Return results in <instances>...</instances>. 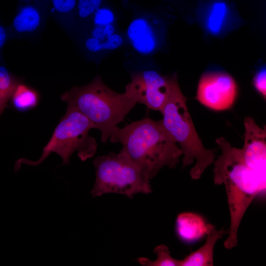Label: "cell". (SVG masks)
<instances>
[{
  "instance_id": "obj_1",
  "label": "cell",
  "mask_w": 266,
  "mask_h": 266,
  "mask_svg": "<svg viewBox=\"0 0 266 266\" xmlns=\"http://www.w3.org/2000/svg\"><path fill=\"white\" fill-rule=\"evenodd\" d=\"M218 146L222 153L213 162V179L216 185L224 184L226 188L230 225L224 245L231 249L237 246L238 231L246 211L256 197L266 190V175L247 165L241 149L226 140Z\"/></svg>"
},
{
  "instance_id": "obj_2",
  "label": "cell",
  "mask_w": 266,
  "mask_h": 266,
  "mask_svg": "<svg viewBox=\"0 0 266 266\" xmlns=\"http://www.w3.org/2000/svg\"><path fill=\"white\" fill-rule=\"evenodd\" d=\"M108 139L122 145L121 150L149 181L165 166L175 168L182 156L179 145L162 120L144 118L122 128L117 126Z\"/></svg>"
},
{
  "instance_id": "obj_3",
  "label": "cell",
  "mask_w": 266,
  "mask_h": 266,
  "mask_svg": "<svg viewBox=\"0 0 266 266\" xmlns=\"http://www.w3.org/2000/svg\"><path fill=\"white\" fill-rule=\"evenodd\" d=\"M61 99L91 121L94 129L100 131L102 143L137 103L126 92L119 93L110 89L99 75L87 85L65 92Z\"/></svg>"
},
{
  "instance_id": "obj_4",
  "label": "cell",
  "mask_w": 266,
  "mask_h": 266,
  "mask_svg": "<svg viewBox=\"0 0 266 266\" xmlns=\"http://www.w3.org/2000/svg\"><path fill=\"white\" fill-rule=\"evenodd\" d=\"M162 123L179 145L182 153V167L194 166L189 171L192 179H200L215 161L214 150L203 146L193 123L186 98L179 85L172 91L161 111Z\"/></svg>"
},
{
  "instance_id": "obj_5",
  "label": "cell",
  "mask_w": 266,
  "mask_h": 266,
  "mask_svg": "<svg viewBox=\"0 0 266 266\" xmlns=\"http://www.w3.org/2000/svg\"><path fill=\"white\" fill-rule=\"evenodd\" d=\"M94 129L91 121L75 108L67 106L65 115L55 129L47 144L43 148L40 158L33 161L22 158L14 164V171H18L22 164L36 166L42 163L52 152L63 159L62 165H67L71 155L77 152L83 162L96 154L98 144L89 132Z\"/></svg>"
},
{
  "instance_id": "obj_6",
  "label": "cell",
  "mask_w": 266,
  "mask_h": 266,
  "mask_svg": "<svg viewBox=\"0 0 266 266\" xmlns=\"http://www.w3.org/2000/svg\"><path fill=\"white\" fill-rule=\"evenodd\" d=\"M93 163L96 168V181L90 192L93 197L116 193L132 198L136 194L152 192L150 181L121 150L98 156Z\"/></svg>"
},
{
  "instance_id": "obj_7",
  "label": "cell",
  "mask_w": 266,
  "mask_h": 266,
  "mask_svg": "<svg viewBox=\"0 0 266 266\" xmlns=\"http://www.w3.org/2000/svg\"><path fill=\"white\" fill-rule=\"evenodd\" d=\"M131 79L125 92L133 97L137 103L160 112L172 91L178 85L176 74L163 76L153 70L133 72Z\"/></svg>"
},
{
  "instance_id": "obj_8",
  "label": "cell",
  "mask_w": 266,
  "mask_h": 266,
  "mask_svg": "<svg viewBox=\"0 0 266 266\" xmlns=\"http://www.w3.org/2000/svg\"><path fill=\"white\" fill-rule=\"evenodd\" d=\"M237 93V85L231 75L224 72H209L200 77L196 99L209 108L222 111L232 107Z\"/></svg>"
},
{
  "instance_id": "obj_9",
  "label": "cell",
  "mask_w": 266,
  "mask_h": 266,
  "mask_svg": "<svg viewBox=\"0 0 266 266\" xmlns=\"http://www.w3.org/2000/svg\"><path fill=\"white\" fill-rule=\"evenodd\" d=\"M245 133L241 149L248 166L266 175V130L259 127L254 119L246 117L244 120Z\"/></svg>"
},
{
  "instance_id": "obj_10",
  "label": "cell",
  "mask_w": 266,
  "mask_h": 266,
  "mask_svg": "<svg viewBox=\"0 0 266 266\" xmlns=\"http://www.w3.org/2000/svg\"><path fill=\"white\" fill-rule=\"evenodd\" d=\"M127 35L134 49L141 54H149L156 48L155 33L145 18L134 19L128 28Z\"/></svg>"
},
{
  "instance_id": "obj_11",
  "label": "cell",
  "mask_w": 266,
  "mask_h": 266,
  "mask_svg": "<svg viewBox=\"0 0 266 266\" xmlns=\"http://www.w3.org/2000/svg\"><path fill=\"white\" fill-rule=\"evenodd\" d=\"M211 224H207L200 215L190 212H182L176 219L177 236L183 241L192 243L206 235Z\"/></svg>"
},
{
  "instance_id": "obj_12",
  "label": "cell",
  "mask_w": 266,
  "mask_h": 266,
  "mask_svg": "<svg viewBox=\"0 0 266 266\" xmlns=\"http://www.w3.org/2000/svg\"><path fill=\"white\" fill-rule=\"evenodd\" d=\"M122 37L115 33L112 24L94 26L84 41L85 48L91 53L113 50L123 43Z\"/></svg>"
},
{
  "instance_id": "obj_13",
  "label": "cell",
  "mask_w": 266,
  "mask_h": 266,
  "mask_svg": "<svg viewBox=\"0 0 266 266\" xmlns=\"http://www.w3.org/2000/svg\"><path fill=\"white\" fill-rule=\"evenodd\" d=\"M228 230L222 228L217 230L211 224L206 234L204 244L198 250L192 252L182 260H180L179 266H213V254L216 242L225 234Z\"/></svg>"
},
{
  "instance_id": "obj_14",
  "label": "cell",
  "mask_w": 266,
  "mask_h": 266,
  "mask_svg": "<svg viewBox=\"0 0 266 266\" xmlns=\"http://www.w3.org/2000/svg\"><path fill=\"white\" fill-rule=\"evenodd\" d=\"M41 16L38 9L33 5L22 6L14 17L12 27L18 33H31L40 26Z\"/></svg>"
},
{
  "instance_id": "obj_15",
  "label": "cell",
  "mask_w": 266,
  "mask_h": 266,
  "mask_svg": "<svg viewBox=\"0 0 266 266\" xmlns=\"http://www.w3.org/2000/svg\"><path fill=\"white\" fill-rule=\"evenodd\" d=\"M10 100L14 109L20 112H26L37 105L39 96L35 90L20 82L14 90Z\"/></svg>"
},
{
  "instance_id": "obj_16",
  "label": "cell",
  "mask_w": 266,
  "mask_h": 266,
  "mask_svg": "<svg viewBox=\"0 0 266 266\" xmlns=\"http://www.w3.org/2000/svg\"><path fill=\"white\" fill-rule=\"evenodd\" d=\"M20 80L7 69L0 57V117L19 83Z\"/></svg>"
},
{
  "instance_id": "obj_17",
  "label": "cell",
  "mask_w": 266,
  "mask_h": 266,
  "mask_svg": "<svg viewBox=\"0 0 266 266\" xmlns=\"http://www.w3.org/2000/svg\"><path fill=\"white\" fill-rule=\"evenodd\" d=\"M154 252L157 255L155 261H151L146 258H139L138 259L139 264L145 266H179L180 260L171 257L168 246L164 244L157 245Z\"/></svg>"
},
{
  "instance_id": "obj_18",
  "label": "cell",
  "mask_w": 266,
  "mask_h": 266,
  "mask_svg": "<svg viewBox=\"0 0 266 266\" xmlns=\"http://www.w3.org/2000/svg\"><path fill=\"white\" fill-rule=\"evenodd\" d=\"M226 12L227 8L224 3L217 2L213 5L207 21V27L211 33H217L220 31Z\"/></svg>"
},
{
  "instance_id": "obj_19",
  "label": "cell",
  "mask_w": 266,
  "mask_h": 266,
  "mask_svg": "<svg viewBox=\"0 0 266 266\" xmlns=\"http://www.w3.org/2000/svg\"><path fill=\"white\" fill-rule=\"evenodd\" d=\"M102 0H78V15L81 19H87L100 8Z\"/></svg>"
},
{
  "instance_id": "obj_20",
  "label": "cell",
  "mask_w": 266,
  "mask_h": 266,
  "mask_svg": "<svg viewBox=\"0 0 266 266\" xmlns=\"http://www.w3.org/2000/svg\"><path fill=\"white\" fill-rule=\"evenodd\" d=\"M94 26L112 24L115 19L112 11L107 8H100L93 14Z\"/></svg>"
},
{
  "instance_id": "obj_21",
  "label": "cell",
  "mask_w": 266,
  "mask_h": 266,
  "mask_svg": "<svg viewBox=\"0 0 266 266\" xmlns=\"http://www.w3.org/2000/svg\"><path fill=\"white\" fill-rule=\"evenodd\" d=\"M54 11L60 15H66L75 8L77 0H50Z\"/></svg>"
},
{
  "instance_id": "obj_22",
  "label": "cell",
  "mask_w": 266,
  "mask_h": 266,
  "mask_svg": "<svg viewBox=\"0 0 266 266\" xmlns=\"http://www.w3.org/2000/svg\"><path fill=\"white\" fill-rule=\"evenodd\" d=\"M254 84L257 90L266 98V71L265 67L260 69L254 78Z\"/></svg>"
},
{
  "instance_id": "obj_23",
  "label": "cell",
  "mask_w": 266,
  "mask_h": 266,
  "mask_svg": "<svg viewBox=\"0 0 266 266\" xmlns=\"http://www.w3.org/2000/svg\"><path fill=\"white\" fill-rule=\"evenodd\" d=\"M8 33L6 28L0 24V51L6 43Z\"/></svg>"
}]
</instances>
